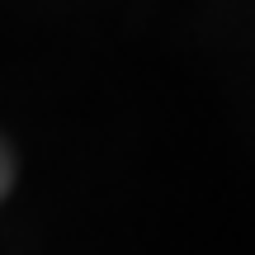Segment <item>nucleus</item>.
<instances>
[{
  "mask_svg": "<svg viewBox=\"0 0 255 255\" xmlns=\"http://www.w3.org/2000/svg\"><path fill=\"white\" fill-rule=\"evenodd\" d=\"M9 184H14V156H9V146L0 142V199L9 194Z\"/></svg>",
  "mask_w": 255,
  "mask_h": 255,
  "instance_id": "1",
  "label": "nucleus"
}]
</instances>
